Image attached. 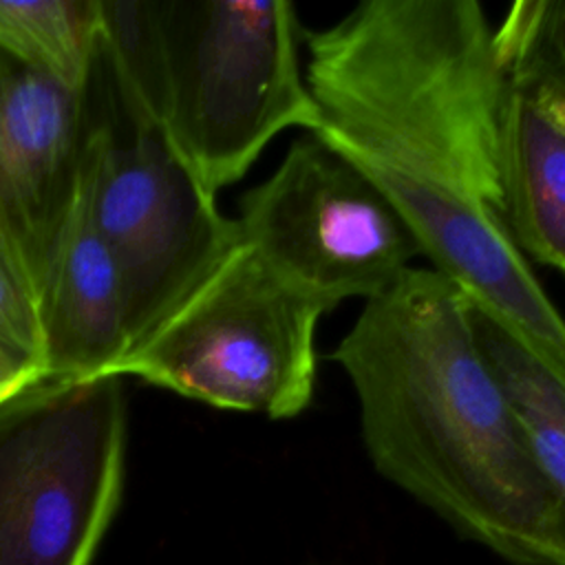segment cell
<instances>
[{
    "label": "cell",
    "instance_id": "obj_1",
    "mask_svg": "<svg viewBox=\"0 0 565 565\" xmlns=\"http://www.w3.org/2000/svg\"><path fill=\"white\" fill-rule=\"evenodd\" d=\"M311 132L397 207L433 269L565 384V318L521 254L501 159L503 66L477 0H364L305 31Z\"/></svg>",
    "mask_w": 565,
    "mask_h": 565
},
{
    "label": "cell",
    "instance_id": "obj_2",
    "mask_svg": "<svg viewBox=\"0 0 565 565\" xmlns=\"http://www.w3.org/2000/svg\"><path fill=\"white\" fill-rule=\"evenodd\" d=\"M373 468L512 565H565V516L486 362L470 298L433 267L364 302L331 351Z\"/></svg>",
    "mask_w": 565,
    "mask_h": 565
},
{
    "label": "cell",
    "instance_id": "obj_3",
    "mask_svg": "<svg viewBox=\"0 0 565 565\" xmlns=\"http://www.w3.org/2000/svg\"><path fill=\"white\" fill-rule=\"evenodd\" d=\"M287 0H102V44L119 75L216 196L287 128L313 132Z\"/></svg>",
    "mask_w": 565,
    "mask_h": 565
},
{
    "label": "cell",
    "instance_id": "obj_4",
    "mask_svg": "<svg viewBox=\"0 0 565 565\" xmlns=\"http://www.w3.org/2000/svg\"><path fill=\"white\" fill-rule=\"evenodd\" d=\"M84 95L82 177L119 276L132 351L234 247L238 225L221 214L104 44Z\"/></svg>",
    "mask_w": 565,
    "mask_h": 565
},
{
    "label": "cell",
    "instance_id": "obj_5",
    "mask_svg": "<svg viewBox=\"0 0 565 565\" xmlns=\"http://www.w3.org/2000/svg\"><path fill=\"white\" fill-rule=\"evenodd\" d=\"M322 313V305L287 285L238 236L117 375L214 408L294 419L313 399Z\"/></svg>",
    "mask_w": 565,
    "mask_h": 565
},
{
    "label": "cell",
    "instance_id": "obj_6",
    "mask_svg": "<svg viewBox=\"0 0 565 565\" xmlns=\"http://www.w3.org/2000/svg\"><path fill=\"white\" fill-rule=\"evenodd\" d=\"M121 375L0 399V565H90L124 486Z\"/></svg>",
    "mask_w": 565,
    "mask_h": 565
},
{
    "label": "cell",
    "instance_id": "obj_7",
    "mask_svg": "<svg viewBox=\"0 0 565 565\" xmlns=\"http://www.w3.org/2000/svg\"><path fill=\"white\" fill-rule=\"evenodd\" d=\"M238 236L287 285L327 311L384 294L422 247L388 196L307 132L238 205Z\"/></svg>",
    "mask_w": 565,
    "mask_h": 565
},
{
    "label": "cell",
    "instance_id": "obj_8",
    "mask_svg": "<svg viewBox=\"0 0 565 565\" xmlns=\"http://www.w3.org/2000/svg\"><path fill=\"white\" fill-rule=\"evenodd\" d=\"M84 93L0 49V230L38 296L79 190Z\"/></svg>",
    "mask_w": 565,
    "mask_h": 565
},
{
    "label": "cell",
    "instance_id": "obj_9",
    "mask_svg": "<svg viewBox=\"0 0 565 565\" xmlns=\"http://www.w3.org/2000/svg\"><path fill=\"white\" fill-rule=\"evenodd\" d=\"M497 51L510 230L527 260L565 274V79L499 42Z\"/></svg>",
    "mask_w": 565,
    "mask_h": 565
},
{
    "label": "cell",
    "instance_id": "obj_10",
    "mask_svg": "<svg viewBox=\"0 0 565 565\" xmlns=\"http://www.w3.org/2000/svg\"><path fill=\"white\" fill-rule=\"evenodd\" d=\"M40 320L44 377L117 375L130 353L119 276L93 225L84 177L40 289Z\"/></svg>",
    "mask_w": 565,
    "mask_h": 565
},
{
    "label": "cell",
    "instance_id": "obj_11",
    "mask_svg": "<svg viewBox=\"0 0 565 565\" xmlns=\"http://www.w3.org/2000/svg\"><path fill=\"white\" fill-rule=\"evenodd\" d=\"M470 324L565 516V384L472 298Z\"/></svg>",
    "mask_w": 565,
    "mask_h": 565
},
{
    "label": "cell",
    "instance_id": "obj_12",
    "mask_svg": "<svg viewBox=\"0 0 565 565\" xmlns=\"http://www.w3.org/2000/svg\"><path fill=\"white\" fill-rule=\"evenodd\" d=\"M102 44V0H0V49L84 93Z\"/></svg>",
    "mask_w": 565,
    "mask_h": 565
},
{
    "label": "cell",
    "instance_id": "obj_13",
    "mask_svg": "<svg viewBox=\"0 0 565 565\" xmlns=\"http://www.w3.org/2000/svg\"><path fill=\"white\" fill-rule=\"evenodd\" d=\"M0 355L33 380H44L40 296L18 252L0 230Z\"/></svg>",
    "mask_w": 565,
    "mask_h": 565
},
{
    "label": "cell",
    "instance_id": "obj_14",
    "mask_svg": "<svg viewBox=\"0 0 565 565\" xmlns=\"http://www.w3.org/2000/svg\"><path fill=\"white\" fill-rule=\"evenodd\" d=\"M503 49L521 53L565 79V0H521L494 26Z\"/></svg>",
    "mask_w": 565,
    "mask_h": 565
},
{
    "label": "cell",
    "instance_id": "obj_15",
    "mask_svg": "<svg viewBox=\"0 0 565 565\" xmlns=\"http://www.w3.org/2000/svg\"><path fill=\"white\" fill-rule=\"evenodd\" d=\"M35 382L33 377H29L26 373H22L18 366H13L9 360H4L0 355V399L11 395L13 391H18L20 386Z\"/></svg>",
    "mask_w": 565,
    "mask_h": 565
}]
</instances>
